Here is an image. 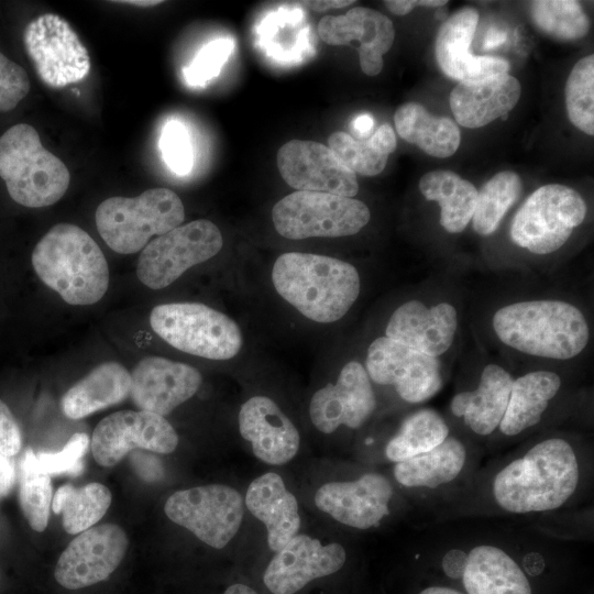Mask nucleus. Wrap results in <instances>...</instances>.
<instances>
[{
	"mask_svg": "<svg viewBox=\"0 0 594 594\" xmlns=\"http://www.w3.org/2000/svg\"><path fill=\"white\" fill-rule=\"evenodd\" d=\"M580 465L572 446L563 439H546L494 477L493 496L514 514L539 513L561 507L575 492Z\"/></svg>",
	"mask_w": 594,
	"mask_h": 594,
	"instance_id": "obj_1",
	"label": "nucleus"
},
{
	"mask_svg": "<svg viewBox=\"0 0 594 594\" xmlns=\"http://www.w3.org/2000/svg\"><path fill=\"white\" fill-rule=\"evenodd\" d=\"M272 282L278 295L306 318L322 323L341 319L359 297L356 268L342 260L302 252L277 257Z\"/></svg>",
	"mask_w": 594,
	"mask_h": 594,
	"instance_id": "obj_2",
	"label": "nucleus"
},
{
	"mask_svg": "<svg viewBox=\"0 0 594 594\" xmlns=\"http://www.w3.org/2000/svg\"><path fill=\"white\" fill-rule=\"evenodd\" d=\"M31 262L40 279L69 305H91L109 286L107 260L81 228L58 223L35 245Z\"/></svg>",
	"mask_w": 594,
	"mask_h": 594,
	"instance_id": "obj_3",
	"label": "nucleus"
},
{
	"mask_svg": "<svg viewBox=\"0 0 594 594\" xmlns=\"http://www.w3.org/2000/svg\"><path fill=\"white\" fill-rule=\"evenodd\" d=\"M493 327L506 345L526 354L556 360L574 358L590 338L581 310L561 300L507 305L495 312Z\"/></svg>",
	"mask_w": 594,
	"mask_h": 594,
	"instance_id": "obj_4",
	"label": "nucleus"
},
{
	"mask_svg": "<svg viewBox=\"0 0 594 594\" xmlns=\"http://www.w3.org/2000/svg\"><path fill=\"white\" fill-rule=\"evenodd\" d=\"M0 177L10 197L29 208L57 202L70 179L66 165L42 145L36 130L25 123L11 127L0 136Z\"/></svg>",
	"mask_w": 594,
	"mask_h": 594,
	"instance_id": "obj_5",
	"label": "nucleus"
},
{
	"mask_svg": "<svg viewBox=\"0 0 594 594\" xmlns=\"http://www.w3.org/2000/svg\"><path fill=\"white\" fill-rule=\"evenodd\" d=\"M184 218L180 198L168 188H151L132 198H108L95 215L100 237L120 254L143 250L151 237L173 230Z\"/></svg>",
	"mask_w": 594,
	"mask_h": 594,
	"instance_id": "obj_6",
	"label": "nucleus"
},
{
	"mask_svg": "<svg viewBox=\"0 0 594 594\" xmlns=\"http://www.w3.org/2000/svg\"><path fill=\"white\" fill-rule=\"evenodd\" d=\"M153 331L175 349L210 360H230L242 348V332L226 314L200 302L155 306Z\"/></svg>",
	"mask_w": 594,
	"mask_h": 594,
	"instance_id": "obj_7",
	"label": "nucleus"
},
{
	"mask_svg": "<svg viewBox=\"0 0 594 594\" xmlns=\"http://www.w3.org/2000/svg\"><path fill=\"white\" fill-rule=\"evenodd\" d=\"M361 200L327 193L296 190L272 209L277 233L289 240L353 235L370 221Z\"/></svg>",
	"mask_w": 594,
	"mask_h": 594,
	"instance_id": "obj_8",
	"label": "nucleus"
},
{
	"mask_svg": "<svg viewBox=\"0 0 594 594\" xmlns=\"http://www.w3.org/2000/svg\"><path fill=\"white\" fill-rule=\"evenodd\" d=\"M585 215V201L576 190L560 184L544 185L517 210L510 238L534 254H549L568 241Z\"/></svg>",
	"mask_w": 594,
	"mask_h": 594,
	"instance_id": "obj_9",
	"label": "nucleus"
},
{
	"mask_svg": "<svg viewBox=\"0 0 594 594\" xmlns=\"http://www.w3.org/2000/svg\"><path fill=\"white\" fill-rule=\"evenodd\" d=\"M223 245L219 228L199 219L158 235L142 250L138 278L151 289L167 287L188 268L217 255Z\"/></svg>",
	"mask_w": 594,
	"mask_h": 594,
	"instance_id": "obj_10",
	"label": "nucleus"
},
{
	"mask_svg": "<svg viewBox=\"0 0 594 594\" xmlns=\"http://www.w3.org/2000/svg\"><path fill=\"white\" fill-rule=\"evenodd\" d=\"M164 512L202 542L221 549L240 528L243 499L230 486L210 484L175 492L166 501Z\"/></svg>",
	"mask_w": 594,
	"mask_h": 594,
	"instance_id": "obj_11",
	"label": "nucleus"
},
{
	"mask_svg": "<svg viewBox=\"0 0 594 594\" xmlns=\"http://www.w3.org/2000/svg\"><path fill=\"white\" fill-rule=\"evenodd\" d=\"M23 42L41 80L62 88L84 79L90 70L86 47L67 21L45 13L24 29Z\"/></svg>",
	"mask_w": 594,
	"mask_h": 594,
	"instance_id": "obj_12",
	"label": "nucleus"
},
{
	"mask_svg": "<svg viewBox=\"0 0 594 594\" xmlns=\"http://www.w3.org/2000/svg\"><path fill=\"white\" fill-rule=\"evenodd\" d=\"M178 444L173 426L161 415L122 410L103 418L90 441L92 455L102 466H112L134 449L172 453Z\"/></svg>",
	"mask_w": 594,
	"mask_h": 594,
	"instance_id": "obj_13",
	"label": "nucleus"
},
{
	"mask_svg": "<svg viewBox=\"0 0 594 594\" xmlns=\"http://www.w3.org/2000/svg\"><path fill=\"white\" fill-rule=\"evenodd\" d=\"M365 370L381 385H392L408 403H421L442 386L437 358L413 350L387 337L375 339L367 349Z\"/></svg>",
	"mask_w": 594,
	"mask_h": 594,
	"instance_id": "obj_14",
	"label": "nucleus"
},
{
	"mask_svg": "<svg viewBox=\"0 0 594 594\" xmlns=\"http://www.w3.org/2000/svg\"><path fill=\"white\" fill-rule=\"evenodd\" d=\"M128 548L123 529L113 524L92 526L76 536L61 554L54 571L63 587L77 590L106 580Z\"/></svg>",
	"mask_w": 594,
	"mask_h": 594,
	"instance_id": "obj_15",
	"label": "nucleus"
},
{
	"mask_svg": "<svg viewBox=\"0 0 594 594\" xmlns=\"http://www.w3.org/2000/svg\"><path fill=\"white\" fill-rule=\"evenodd\" d=\"M282 178L301 191L327 193L353 198L359 191L356 175L329 148L314 141L290 140L277 152Z\"/></svg>",
	"mask_w": 594,
	"mask_h": 594,
	"instance_id": "obj_16",
	"label": "nucleus"
},
{
	"mask_svg": "<svg viewBox=\"0 0 594 594\" xmlns=\"http://www.w3.org/2000/svg\"><path fill=\"white\" fill-rule=\"evenodd\" d=\"M376 398L365 367L348 362L334 384H327L311 397L309 415L312 425L323 433H331L341 425L361 427L373 414Z\"/></svg>",
	"mask_w": 594,
	"mask_h": 594,
	"instance_id": "obj_17",
	"label": "nucleus"
},
{
	"mask_svg": "<svg viewBox=\"0 0 594 594\" xmlns=\"http://www.w3.org/2000/svg\"><path fill=\"white\" fill-rule=\"evenodd\" d=\"M276 552L263 575L273 594H294L310 581L339 571L346 558L340 543L322 544L307 535H296Z\"/></svg>",
	"mask_w": 594,
	"mask_h": 594,
	"instance_id": "obj_18",
	"label": "nucleus"
},
{
	"mask_svg": "<svg viewBox=\"0 0 594 594\" xmlns=\"http://www.w3.org/2000/svg\"><path fill=\"white\" fill-rule=\"evenodd\" d=\"M201 381L200 372L191 365L148 356L142 359L131 373L130 396L141 410L164 417L191 398Z\"/></svg>",
	"mask_w": 594,
	"mask_h": 594,
	"instance_id": "obj_19",
	"label": "nucleus"
},
{
	"mask_svg": "<svg viewBox=\"0 0 594 594\" xmlns=\"http://www.w3.org/2000/svg\"><path fill=\"white\" fill-rule=\"evenodd\" d=\"M393 487L378 473L354 481L323 484L315 495L317 507L337 521L358 529L377 526L389 513Z\"/></svg>",
	"mask_w": 594,
	"mask_h": 594,
	"instance_id": "obj_20",
	"label": "nucleus"
},
{
	"mask_svg": "<svg viewBox=\"0 0 594 594\" xmlns=\"http://www.w3.org/2000/svg\"><path fill=\"white\" fill-rule=\"evenodd\" d=\"M477 22V11L464 7L449 16L437 33L435 55L439 68L459 82L481 80L509 70V63L502 57L470 53Z\"/></svg>",
	"mask_w": 594,
	"mask_h": 594,
	"instance_id": "obj_21",
	"label": "nucleus"
},
{
	"mask_svg": "<svg viewBox=\"0 0 594 594\" xmlns=\"http://www.w3.org/2000/svg\"><path fill=\"white\" fill-rule=\"evenodd\" d=\"M319 37L329 45H349L360 42L359 59L362 72L369 76L383 69V55L395 38L393 22L383 13L355 7L341 15L327 14L318 23Z\"/></svg>",
	"mask_w": 594,
	"mask_h": 594,
	"instance_id": "obj_22",
	"label": "nucleus"
},
{
	"mask_svg": "<svg viewBox=\"0 0 594 594\" xmlns=\"http://www.w3.org/2000/svg\"><path fill=\"white\" fill-rule=\"evenodd\" d=\"M239 430L261 461L280 465L290 461L299 448V433L277 404L266 396H253L239 411Z\"/></svg>",
	"mask_w": 594,
	"mask_h": 594,
	"instance_id": "obj_23",
	"label": "nucleus"
},
{
	"mask_svg": "<svg viewBox=\"0 0 594 594\" xmlns=\"http://www.w3.org/2000/svg\"><path fill=\"white\" fill-rule=\"evenodd\" d=\"M457 327L458 314L452 305L441 302L428 308L419 300H409L393 312L385 337L437 358L451 346Z\"/></svg>",
	"mask_w": 594,
	"mask_h": 594,
	"instance_id": "obj_24",
	"label": "nucleus"
},
{
	"mask_svg": "<svg viewBox=\"0 0 594 594\" xmlns=\"http://www.w3.org/2000/svg\"><path fill=\"white\" fill-rule=\"evenodd\" d=\"M521 86L509 74L475 81H461L450 94L455 121L469 129L484 127L507 114L520 98Z\"/></svg>",
	"mask_w": 594,
	"mask_h": 594,
	"instance_id": "obj_25",
	"label": "nucleus"
},
{
	"mask_svg": "<svg viewBox=\"0 0 594 594\" xmlns=\"http://www.w3.org/2000/svg\"><path fill=\"white\" fill-rule=\"evenodd\" d=\"M245 505L265 525L271 550L278 551L297 535V499L278 474L270 472L256 477L248 487Z\"/></svg>",
	"mask_w": 594,
	"mask_h": 594,
	"instance_id": "obj_26",
	"label": "nucleus"
},
{
	"mask_svg": "<svg viewBox=\"0 0 594 594\" xmlns=\"http://www.w3.org/2000/svg\"><path fill=\"white\" fill-rule=\"evenodd\" d=\"M513 382L510 374L502 366L488 364L475 391L462 392L452 398V414L462 417L473 432L480 436L492 433L507 409Z\"/></svg>",
	"mask_w": 594,
	"mask_h": 594,
	"instance_id": "obj_27",
	"label": "nucleus"
},
{
	"mask_svg": "<svg viewBox=\"0 0 594 594\" xmlns=\"http://www.w3.org/2000/svg\"><path fill=\"white\" fill-rule=\"evenodd\" d=\"M130 389L131 373L118 362H105L64 394L62 410L70 419H81L122 402L130 395Z\"/></svg>",
	"mask_w": 594,
	"mask_h": 594,
	"instance_id": "obj_28",
	"label": "nucleus"
},
{
	"mask_svg": "<svg viewBox=\"0 0 594 594\" xmlns=\"http://www.w3.org/2000/svg\"><path fill=\"white\" fill-rule=\"evenodd\" d=\"M469 594H531L529 581L504 550L480 544L468 553L462 576Z\"/></svg>",
	"mask_w": 594,
	"mask_h": 594,
	"instance_id": "obj_29",
	"label": "nucleus"
},
{
	"mask_svg": "<svg viewBox=\"0 0 594 594\" xmlns=\"http://www.w3.org/2000/svg\"><path fill=\"white\" fill-rule=\"evenodd\" d=\"M560 387V376L549 371L530 372L515 380L498 426L501 431L513 437L539 424Z\"/></svg>",
	"mask_w": 594,
	"mask_h": 594,
	"instance_id": "obj_30",
	"label": "nucleus"
},
{
	"mask_svg": "<svg viewBox=\"0 0 594 594\" xmlns=\"http://www.w3.org/2000/svg\"><path fill=\"white\" fill-rule=\"evenodd\" d=\"M394 122L398 135L438 158L453 155L459 148L461 133L447 117H437L419 103L406 102L397 108Z\"/></svg>",
	"mask_w": 594,
	"mask_h": 594,
	"instance_id": "obj_31",
	"label": "nucleus"
},
{
	"mask_svg": "<svg viewBox=\"0 0 594 594\" xmlns=\"http://www.w3.org/2000/svg\"><path fill=\"white\" fill-rule=\"evenodd\" d=\"M465 461L464 444L454 437H447L433 449L397 462L394 476L406 487L435 488L455 480Z\"/></svg>",
	"mask_w": 594,
	"mask_h": 594,
	"instance_id": "obj_32",
	"label": "nucleus"
},
{
	"mask_svg": "<svg viewBox=\"0 0 594 594\" xmlns=\"http://www.w3.org/2000/svg\"><path fill=\"white\" fill-rule=\"evenodd\" d=\"M419 190L427 200H435L440 205V224L446 231L459 233L472 220L477 189L454 172L426 173L420 178Z\"/></svg>",
	"mask_w": 594,
	"mask_h": 594,
	"instance_id": "obj_33",
	"label": "nucleus"
},
{
	"mask_svg": "<svg viewBox=\"0 0 594 594\" xmlns=\"http://www.w3.org/2000/svg\"><path fill=\"white\" fill-rule=\"evenodd\" d=\"M110 504L111 493L100 483H89L81 487L66 484L54 494L52 508L55 514L63 515L65 531L76 535L97 524Z\"/></svg>",
	"mask_w": 594,
	"mask_h": 594,
	"instance_id": "obj_34",
	"label": "nucleus"
},
{
	"mask_svg": "<svg viewBox=\"0 0 594 594\" xmlns=\"http://www.w3.org/2000/svg\"><path fill=\"white\" fill-rule=\"evenodd\" d=\"M449 437V427L433 409L409 415L385 448L386 458L395 463L427 452Z\"/></svg>",
	"mask_w": 594,
	"mask_h": 594,
	"instance_id": "obj_35",
	"label": "nucleus"
},
{
	"mask_svg": "<svg viewBox=\"0 0 594 594\" xmlns=\"http://www.w3.org/2000/svg\"><path fill=\"white\" fill-rule=\"evenodd\" d=\"M521 180L510 170L495 174L480 191L472 216L473 229L481 235L496 231L507 210L521 194Z\"/></svg>",
	"mask_w": 594,
	"mask_h": 594,
	"instance_id": "obj_36",
	"label": "nucleus"
},
{
	"mask_svg": "<svg viewBox=\"0 0 594 594\" xmlns=\"http://www.w3.org/2000/svg\"><path fill=\"white\" fill-rule=\"evenodd\" d=\"M534 24L558 41H575L590 30V20L579 1L537 0L529 2Z\"/></svg>",
	"mask_w": 594,
	"mask_h": 594,
	"instance_id": "obj_37",
	"label": "nucleus"
},
{
	"mask_svg": "<svg viewBox=\"0 0 594 594\" xmlns=\"http://www.w3.org/2000/svg\"><path fill=\"white\" fill-rule=\"evenodd\" d=\"M33 453L28 449L20 462L19 503L30 527L41 532L47 526L53 490L50 475L35 468Z\"/></svg>",
	"mask_w": 594,
	"mask_h": 594,
	"instance_id": "obj_38",
	"label": "nucleus"
},
{
	"mask_svg": "<svg viewBox=\"0 0 594 594\" xmlns=\"http://www.w3.org/2000/svg\"><path fill=\"white\" fill-rule=\"evenodd\" d=\"M570 121L588 135L594 134V56L581 58L572 68L564 89Z\"/></svg>",
	"mask_w": 594,
	"mask_h": 594,
	"instance_id": "obj_39",
	"label": "nucleus"
},
{
	"mask_svg": "<svg viewBox=\"0 0 594 594\" xmlns=\"http://www.w3.org/2000/svg\"><path fill=\"white\" fill-rule=\"evenodd\" d=\"M329 148L354 174L375 176L386 166L388 156L378 153L370 140H356L345 132H334L328 139Z\"/></svg>",
	"mask_w": 594,
	"mask_h": 594,
	"instance_id": "obj_40",
	"label": "nucleus"
},
{
	"mask_svg": "<svg viewBox=\"0 0 594 594\" xmlns=\"http://www.w3.org/2000/svg\"><path fill=\"white\" fill-rule=\"evenodd\" d=\"M88 446L89 437L84 432H76L59 452L33 453V463L38 471L47 475L64 473L77 475L82 470L81 458Z\"/></svg>",
	"mask_w": 594,
	"mask_h": 594,
	"instance_id": "obj_41",
	"label": "nucleus"
},
{
	"mask_svg": "<svg viewBox=\"0 0 594 594\" xmlns=\"http://www.w3.org/2000/svg\"><path fill=\"white\" fill-rule=\"evenodd\" d=\"M160 146L167 166L178 175L188 174L193 167V147L187 129L176 120L163 128Z\"/></svg>",
	"mask_w": 594,
	"mask_h": 594,
	"instance_id": "obj_42",
	"label": "nucleus"
},
{
	"mask_svg": "<svg viewBox=\"0 0 594 594\" xmlns=\"http://www.w3.org/2000/svg\"><path fill=\"white\" fill-rule=\"evenodd\" d=\"M233 43L228 38L215 40L205 45L193 63L184 70L187 82L193 86H200L216 77L230 55Z\"/></svg>",
	"mask_w": 594,
	"mask_h": 594,
	"instance_id": "obj_43",
	"label": "nucleus"
},
{
	"mask_svg": "<svg viewBox=\"0 0 594 594\" xmlns=\"http://www.w3.org/2000/svg\"><path fill=\"white\" fill-rule=\"evenodd\" d=\"M29 91L26 72L0 53V112L14 109Z\"/></svg>",
	"mask_w": 594,
	"mask_h": 594,
	"instance_id": "obj_44",
	"label": "nucleus"
},
{
	"mask_svg": "<svg viewBox=\"0 0 594 594\" xmlns=\"http://www.w3.org/2000/svg\"><path fill=\"white\" fill-rule=\"evenodd\" d=\"M21 446L19 425L7 404L0 399V455L12 458L19 453Z\"/></svg>",
	"mask_w": 594,
	"mask_h": 594,
	"instance_id": "obj_45",
	"label": "nucleus"
},
{
	"mask_svg": "<svg viewBox=\"0 0 594 594\" xmlns=\"http://www.w3.org/2000/svg\"><path fill=\"white\" fill-rule=\"evenodd\" d=\"M372 146L381 154L388 156L396 148V135L394 129L384 123L369 138Z\"/></svg>",
	"mask_w": 594,
	"mask_h": 594,
	"instance_id": "obj_46",
	"label": "nucleus"
},
{
	"mask_svg": "<svg viewBox=\"0 0 594 594\" xmlns=\"http://www.w3.org/2000/svg\"><path fill=\"white\" fill-rule=\"evenodd\" d=\"M468 554L460 549L449 550L442 558L441 566L443 572L451 579H462Z\"/></svg>",
	"mask_w": 594,
	"mask_h": 594,
	"instance_id": "obj_47",
	"label": "nucleus"
},
{
	"mask_svg": "<svg viewBox=\"0 0 594 594\" xmlns=\"http://www.w3.org/2000/svg\"><path fill=\"white\" fill-rule=\"evenodd\" d=\"M447 0H387L386 8L394 14H408L415 7H441L447 4Z\"/></svg>",
	"mask_w": 594,
	"mask_h": 594,
	"instance_id": "obj_48",
	"label": "nucleus"
},
{
	"mask_svg": "<svg viewBox=\"0 0 594 594\" xmlns=\"http://www.w3.org/2000/svg\"><path fill=\"white\" fill-rule=\"evenodd\" d=\"M132 462L139 475L146 481H155L161 476V466L155 458L136 453L132 455Z\"/></svg>",
	"mask_w": 594,
	"mask_h": 594,
	"instance_id": "obj_49",
	"label": "nucleus"
},
{
	"mask_svg": "<svg viewBox=\"0 0 594 594\" xmlns=\"http://www.w3.org/2000/svg\"><path fill=\"white\" fill-rule=\"evenodd\" d=\"M14 481L15 469L12 458L0 455V498L10 493Z\"/></svg>",
	"mask_w": 594,
	"mask_h": 594,
	"instance_id": "obj_50",
	"label": "nucleus"
},
{
	"mask_svg": "<svg viewBox=\"0 0 594 594\" xmlns=\"http://www.w3.org/2000/svg\"><path fill=\"white\" fill-rule=\"evenodd\" d=\"M374 119L369 113L358 116L350 124L352 136L356 140H366L372 135Z\"/></svg>",
	"mask_w": 594,
	"mask_h": 594,
	"instance_id": "obj_51",
	"label": "nucleus"
},
{
	"mask_svg": "<svg viewBox=\"0 0 594 594\" xmlns=\"http://www.w3.org/2000/svg\"><path fill=\"white\" fill-rule=\"evenodd\" d=\"M302 3L306 8H308L311 11L315 12H324L331 9H340L348 7L352 3H355V1L351 0H316V1H302Z\"/></svg>",
	"mask_w": 594,
	"mask_h": 594,
	"instance_id": "obj_52",
	"label": "nucleus"
},
{
	"mask_svg": "<svg viewBox=\"0 0 594 594\" xmlns=\"http://www.w3.org/2000/svg\"><path fill=\"white\" fill-rule=\"evenodd\" d=\"M507 38V34L498 29L492 28L487 31L483 46L485 50H492L501 46Z\"/></svg>",
	"mask_w": 594,
	"mask_h": 594,
	"instance_id": "obj_53",
	"label": "nucleus"
},
{
	"mask_svg": "<svg viewBox=\"0 0 594 594\" xmlns=\"http://www.w3.org/2000/svg\"><path fill=\"white\" fill-rule=\"evenodd\" d=\"M223 594H257L253 588L244 584H233Z\"/></svg>",
	"mask_w": 594,
	"mask_h": 594,
	"instance_id": "obj_54",
	"label": "nucleus"
},
{
	"mask_svg": "<svg viewBox=\"0 0 594 594\" xmlns=\"http://www.w3.org/2000/svg\"><path fill=\"white\" fill-rule=\"evenodd\" d=\"M419 594H462V593L450 587L430 586L422 590Z\"/></svg>",
	"mask_w": 594,
	"mask_h": 594,
	"instance_id": "obj_55",
	"label": "nucleus"
},
{
	"mask_svg": "<svg viewBox=\"0 0 594 594\" xmlns=\"http://www.w3.org/2000/svg\"><path fill=\"white\" fill-rule=\"evenodd\" d=\"M122 3H128V4H132V6H138V7H153V6H157L160 3H162V1H155V0H146V1H121Z\"/></svg>",
	"mask_w": 594,
	"mask_h": 594,
	"instance_id": "obj_56",
	"label": "nucleus"
}]
</instances>
